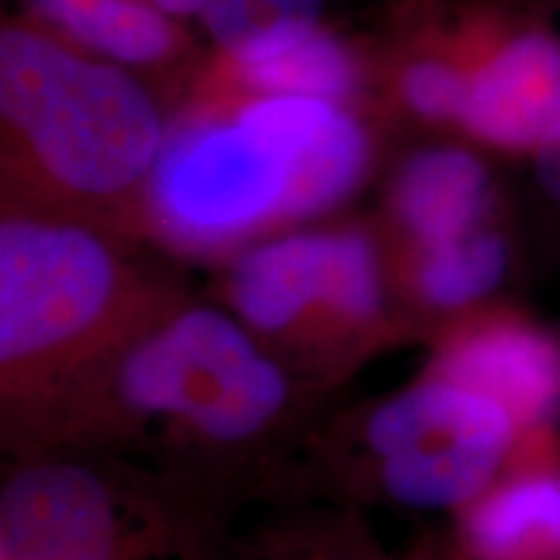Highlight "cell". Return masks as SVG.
Returning <instances> with one entry per match:
<instances>
[{
  "label": "cell",
  "instance_id": "cell-5",
  "mask_svg": "<svg viewBox=\"0 0 560 560\" xmlns=\"http://www.w3.org/2000/svg\"><path fill=\"white\" fill-rule=\"evenodd\" d=\"M520 433L501 402L420 369L402 387L322 416L276 501L452 514L493 480Z\"/></svg>",
  "mask_w": 560,
  "mask_h": 560
},
{
  "label": "cell",
  "instance_id": "cell-8",
  "mask_svg": "<svg viewBox=\"0 0 560 560\" xmlns=\"http://www.w3.org/2000/svg\"><path fill=\"white\" fill-rule=\"evenodd\" d=\"M454 26L467 70L459 136L532 161L560 128V30L509 0L462 3Z\"/></svg>",
  "mask_w": 560,
  "mask_h": 560
},
{
  "label": "cell",
  "instance_id": "cell-3",
  "mask_svg": "<svg viewBox=\"0 0 560 560\" xmlns=\"http://www.w3.org/2000/svg\"><path fill=\"white\" fill-rule=\"evenodd\" d=\"M190 296L177 262L125 231L0 215V450L32 452L60 410Z\"/></svg>",
  "mask_w": 560,
  "mask_h": 560
},
{
  "label": "cell",
  "instance_id": "cell-14",
  "mask_svg": "<svg viewBox=\"0 0 560 560\" xmlns=\"http://www.w3.org/2000/svg\"><path fill=\"white\" fill-rule=\"evenodd\" d=\"M26 5L47 30L145 79L198 68L190 62L195 45L187 24L153 0H26Z\"/></svg>",
  "mask_w": 560,
  "mask_h": 560
},
{
  "label": "cell",
  "instance_id": "cell-6",
  "mask_svg": "<svg viewBox=\"0 0 560 560\" xmlns=\"http://www.w3.org/2000/svg\"><path fill=\"white\" fill-rule=\"evenodd\" d=\"M242 506L117 454H19L0 475V560H229Z\"/></svg>",
  "mask_w": 560,
  "mask_h": 560
},
{
  "label": "cell",
  "instance_id": "cell-12",
  "mask_svg": "<svg viewBox=\"0 0 560 560\" xmlns=\"http://www.w3.org/2000/svg\"><path fill=\"white\" fill-rule=\"evenodd\" d=\"M374 81L371 60L325 21L285 24L213 50L190 83L255 96H304L361 107Z\"/></svg>",
  "mask_w": 560,
  "mask_h": 560
},
{
  "label": "cell",
  "instance_id": "cell-13",
  "mask_svg": "<svg viewBox=\"0 0 560 560\" xmlns=\"http://www.w3.org/2000/svg\"><path fill=\"white\" fill-rule=\"evenodd\" d=\"M384 255L397 306L416 340L425 342L452 322L506 299L520 268L511 213L452 242Z\"/></svg>",
  "mask_w": 560,
  "mask_h": 560
},
{
  "label": "cell",
  "instance_id": "cell-10",
  "mask_svg": "<svg viewBox=\"0 0 560 560\" xmlns=\"http://www.w3.org/2000/svg\"><path fill=\"white\" fill-rule=\"evenodd\" d=\"M439 537L450 560H560V423L522 431Z\"/></svg>",
  "mask_w": 560,
  "mask_h": 560
},
{
  "label": "cell",
  "instance_id": "cell-18",
  "mask_svg": "<svg viewBox=\"0 0 560 560\" xmlns=\"http://www.w3.org/2000/svg\"><path fill=\"white\" fill-rule=\"evenodd\" d=\"M529 164L542 206L560 223V128L552 132V138L535 153Z\"/></svg>",
  "mask_w": 560,
  "mask_h": 560
},
{
  "label": "cell",
  "instance_id": "cell-7",
  "mask_svg": "<svg viewBox=\"0 0 560 560\" xmlns=\"http://www.w3.org/2000/svg\"><path fill=\"white\" fill-rule=\"evenodd\" d=\"M215 270L223 310L322 397L371 359L416 340L376 223L327 219L280 231Z\"/></svg>",
  "mask_w": 560,
  "mask_h": 560
},
{
  "label": "cell",
  "instance_id": "cell-17",
  "mask_svg": "<svg viewBox=\"0 0 560 560\" xmlns=\"http://www.w3.org/2000/svg\"><path fill=\"white\" fill-rule=\"evenodd\" d=\"M330 0H213L198 19L210 50H226L285 24L325 21Z\"/></svg>",
  "mask_w": 560,
  "mask_h": 560
},
{
  "label": "cell",
  "instance_id": "cell-16",
  "mask_svg": "<svg viewBox=\"0 0 560 560\" xmlns=\"http://www.w3.org/2000/svg\"><path fill=\"white\" fill-rule=\"evenodd\" d=\"M229 560H410L395 556L359 506L280 503L268 520L236 529Z\"/></svg>",
  "mask_w": 560,
  "mask_h": 560
},
{
  "label": "cell",
  "instance_id": "cell-15",
  "mask_svg": "<svg viewBox=\"0 0 560 560\" xmlns=\"http://www.w3.org/2000/svg\"><path fill=\"white\" fill-rule=\"evenodd\" d=\"M384 91L408 122L433 136H459L467 70L459 52L454 9L423 5L410 21L408 39L384 70Z\"/></svg>",
  "mask_w": 560,
  "mask_h": 560
},
{
  "label": "cell",
  "instance_id": "cell-20",
  "mask_svg": "<svg viewBox=\"0 0 560 560\" xmlns=\"http://www.w3.org/2000/svg\"><path fill=\"white\" fill-rule=\"evenodd\" d=\"M410 560H450L444 552V545H441L439 532H423L408 552Z\"/></svg>",
  "mask_w": 560,
  "mask_h": 560
},
{
  "label": "cell",
  "instance_id": "cell-19",
  "mask_svg": "<svg viewBox=\"0 0 560 560\" xmlns=\"http://www.w3.org/2000/svg\"><path fill=\"white\" fill-rule=\"evenodd\" d=\"M153 3H156L164 13H170L172 19L182 21V24H190V21L198 24V19L206 13V9L213 0H153Z\"/></svg>",
  "mask_w": 560,
  "mask_h": 560
},
{
  "label": "cell",
  "instance_id": "cell-11",
  "mask_svg": "<svg viewBox=\"0 0 560 560\" xmlns=\"http://www.w3.org/2000/svg\"><path fill=\"white\" fill-rule=\"evenodd\" d=\"M506 213L490 153L462 136H436L395 166L376 229L387 252L423 249Z\"/></svg>",
  "mask_w": 560,
  "mask_h": 560
},
{
  "label": "cell",
  "instance_id": "cell-2",
  "mask_svg": "<svg viewBox=\"0 0 560 560\" xmlns=\"http://www.w3.org/2000/svg\"><path fill=\"white\" fill-rule=\"evenodd\" d=\"M145 190L143 240L219 268L280 231L335 219L376 164L361 107L187 83Z\"/></svg>",
  "mask_w": 560,
  "mask_h": 560
},
{
  "label": "cell",
  "instance_id": "cell-4",
  "mask_svg": "<svg viewBox=\"0 0 560 560\" xmlns=\"http://www.w3.org/2000/svg\"><path fill=\"white\" fill-rule=\"evenodd\" d=\"M170 109L145 75L11 16L0 30V195L143 240ZM145 242V240H143Z\"/></svg>",
  "mask_w": 560,
  "mask_h": 560
},
{
  "label": "cell",
  "instance_id": "cell-1",
  "mask_svg": "<svg viewBox=\"0 0 560 560\" xmlns=\"http://www.w3.org/2000/svg\"><path fill=\"white\" fill-rule=\"evenodd\" d=\"M325 400L219 301L187 296L79 392L32 452H107L242 503L272 501Z\"/></svg>",
  "mask_w": 560,
  "mask_h": 560
},
{
  "label": "cell",
  "instance_id": "cell-9",
  "mask_svg": "<svg viewBox=\"0 0 560 560\" xmlns=\"http://www.w3.org/2000/svg\"><path fill=\"white\" fill-rule=\"evenodd\" d=\"M423 371L501 402L522 431L560 423V327L514 301L462 317L425 342Z\"/></svg>",
  "mask_w": 560,
  "mask_h": 560
}]
</instances>
